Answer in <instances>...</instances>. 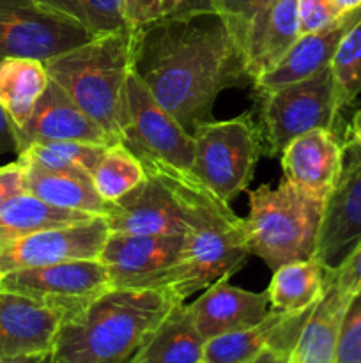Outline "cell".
I'll use <instances>...</instances> for the list:
<instances>
[{
    "mask_svg": "<svg viewBox=\"0 0 361 363\" xmlns=\"http://www.w3.org/2000/svg\"><path fill=\"white\" fill-rule=\"evenodd\" d=\"M131 69L190 135L212 121L219 92L251 84L243 48L219 13L166 16L134 30Z\"/></svg>",
    "mask_w": 361,
    "mask_h": 363,
    "instance_id": "cell-1",
    "label": "cell"
},
{
    "mask_svg": "<svg viewBox=\"0 0 361 363\" xmlns=\"http://www.w3.org/2000/svg\"><path fill=\"white\" fill-rule=\"evenodd\" d=\"M166 289H110L62 323L52 357L59 363H130L170 314Z\"/></svg>",
    "mask_w": 361,
    "mask_h": 363,
    "instance_id": "cell-2",
    "label": "cell"
},
{
    "mask_svg": "<svg viewBox=\"0 0 361 363\" xmlns=\"http://www.w3.org/2000/svg\"><path fill=\"white\" fill-rule=\"evenodd\" d=\"M166 170L186 204L183 259L168 286L170 293L184 301L216 280L230 279L243 268L251 252L244 218L190 174Z\"/></svg>",
    "mask_w": 361,
    "mask_h": 363,
    "instance_id": "cell-3",
    "label": "cell"
},
{
    "mask_svg": "<svg viewBox=\"0 0 361 363\" xmlns=\"http://www.w3.org/2000/svg\"><path fill=\"white\" fill-rule=\"evenodd\" d=\"M134 30L92 38L46 60L50 80L59 84L78 106L117 144H122L124 89L133 64Z\"/></svg>",
    "mask_w": 361,
    "mask_h": 363,
    "instance_id": "cell-4",
    "label": "cell"
},
{
    "mask_svg": "<svg viewBox=\"0 0 361 363\" xmlns=\"http://www.w3.org/2000/svg\"><path fill=\"white\" fill-rule=\"evenodd\" d=\"M324 195L311 194L283 177L276 188L262 184L250 194L246 233L251 254L275 272L315 254Z\"/></svg>",
    "mask_w": 361,
    "mask_h": 363,
    "instance_id": "cell-5",
    "label": "cell"
},
{
    "mask_svg": "<svg viewBox=\"0 0 361 363\" xmlns=\"http://www.w3.org/2000/svg\"><path fill=\"white\" fill-rule=\"evenodd\" d=\"M195 145L190 176L230 204L244 191L264 152L258 123L251 112L229 121H207L191 133Z\"/></svg>",
    "mask_w": 361,
    "mask_h": 363,
    "instance_id": "cell-6",
    "label": "cell"
},
{
    "mask_svg": "<svg viewBox=\"0 0 361 363\" xmlns=\"http://www.w3.org/2000/svg\"><path fill=\"white\" fill-rule=\"evenodd\" d=\"M342 112L329 66L292 84L258 92V128L264 152L282 156L294 138L319 128L336 133Z\"/></svg>",
    "mask_w": 361,
    "mask_h": 363,
    "instance_id": "cell-7",
    "label": "cell"
},
{
    "mask_svg": "<svg viewBox=\"0 0 361 363\" xmlns=\"http://www.w3.org/2000/svg\"><path fill=\"white\" fill-rule=\"evenodd\" d=\"M122 144L144 165H159L190 174L193 165V137L161 106L133 69L124 89Z\"/></svg>",
    "mask_w": 361,
    "mask_h": 363,
    "instance_id": "cell-8",
    "label": "cell"
},
{
    "mask_svg": "<svg viewBox=\"0 0 361 363\" xmlns=\"http://www.w3.org/2000/svg\"><path fill=\"white\" fill-rule=\"evenodd\" d=\"M113 289L99 259L69 261L6 273L0 291L30 296L59 312L64 323L81 314L94 300Z\"/></svg>",
    "mask_w": 361,
    "mask_h": 363,
    "instance_id": "cell-9",
    "label": "cell"
},
{
    "mask_svg": "<svg viewBox=\"0 0 361 363\" xmlns=\"http://www.w3.org/2000/svg\"><path fill=\"white\" fill-rule=\"evenodd\" d=\"M92 38L84 27L38 0H0V59L23 57L46 62Z\"/></svg>",
    "mask_w": 361,
    "mask_h": 363,
    "instance_id": "cell-10",
    "label": "cell"
},
{
    "mask_svg": "<svg viewBox=\"0 0 361 363\" xmlns=\"http://www.w3.org/2000/svg\"><path fill=\"white\" fill-rule=\"evenodd\" d=\"M361 241V144L343 142L338 177L326 195L314 257L335 273Z\"/></svg>",
    "mask_w": 361,
    "mask_h": 363,
    "instance_id": "cell-11",
    "label": "cell"
},
{
    "mask_svg": "<svg viewBox=\"0 0 361 363\" xmlns=\"http://www.w3.org/2000/svg\"><path fill=\"white\" fill-rule=\"evenodd\" d=\"M144 167L145 179L110 208L108 230L134 236H186V204L168 170L158 165Z\"/></svg>",
    "mask_w": 361,
    "mask_h": 363,
    "instance_id": "cell-12",
    "label": "cell"
},
{
    "mask_svg": "<svg viewBox=\"0 0 361 363\" xmlns=\"http://www.w3.org/2000/svg\"><path fill=\"white\" fill-rule=\"evenodd\" d=\"M184 236L110 233L99 261L113 289H166L183 259Z\"/></svg>",
    "mask_w": 361,
    "mask_h": 363,
    "instance_id": "cell-13",
    "label": "cell"
},
{
    "mask_svg": "<svg viewBox=\"0 0 361 363\" xmlns=\"http://www.w3.org/2000/svg\"><path fill=\"white\" fill-rule=\"evenodd\" d=\"M108 234L105 216L28 234L0 248V272L6 275L16 269L99 259Z\"/></svg>",
    "mask_w": 361,
    "mask_h": 363,
    "instance_id": "cell-14",
    "label": "cell"
},
{
    "mask_svg": "<svg viewBox=\"0 0 361 363\" xmlns=\"http://www.w3.org/2000/svg\"><path fill=\"white\" fill-rule=\"evenodd\" d=\"M311 308L297 314L271 308L258 325L205 340L204 363H258L268 357L287 363Z\"/></svg>",
    "mask_w": 361,
    "mask_h": 363,
    "instance_id": "cell-15",
    "label": "cell"
},
{
    "mask_svg": "<svg viewBox=\"0 0 361 363\" xmlns=\"http://www.w3.org/2000/svg\"><path fill=\"white\" fill-rule=\"evenodd\" d=\"M18 152L38 142H87V144H117L96 121H92L74 99L55 84L48 82L39 96L30 117L21 128L14 130ZM16 152V155H18Z\"/></svg>",
    "mask_w": 361,
    "mask_h": 363,
    "instance_id": "cell-16",
    "label": "cell"
},
{
    "mask_svg": "<svg viewBox=\"0 0 361 363\" xmlns=\"http://www.w3.org/2000/svg\"><path fill=\"white\" fill-rule=\"evenodd\" d=\"M64 318L48 305L0 291V358L46 357L53 351Z\"/></svg>",
    "mask_w": 361,
    "mask_h": 363,
    "instance_id": "cell-17",
    "label": "cell"
},
{
    "mask_svg": "<svg viewBox=\"0 0 361 363\" xmlns=\"http://www.w3.org/2000/svg\"><path fill=\"white\" fill-rule=\"evenodd\" d=\"M227 280H216L205 287L204 294L188 305L191 319L204 340L258 325L271 311L268 293L244 291L230 286Z\"/></svg>",
    "mask_w": 361,
    "mask_h": 363,
    "instance_id": "cell-18",
    "label": "cell"
},
{
    "mask_svg": "<svg viewBox=\"0 0 361 363\" xmlns=\"http://www.w3.org/2000/svg\"><path fill=\"white\" fill-rule=\"evenodd\" d=\"M361 21V7L340 14L336 20L319 30L299 35L287 55L273 67L253 82L257 92L273 91L282 85L306 78L317 71L324 69L331 64L340 43L347 32Z\"/></svg>",
    "mask_w": 361,
    "mask_h": 363,
    "instance_id": "cell-19",
    "label": "cell"
},
{
    "mask_svg": "<svg viewBox=\"0 0 361 363\" xmlns=\"http://www.w3.org/2000/svg\"><path fill=\"white\" fill-rule=\"evenodd\" d=\"M299 35L297 0H275L264 13L255 16L241 43L251 84L271 71L292 48Z\"/></svg>",
    "mask_w": 361,
    "mask_h": 363,
    "instance_id": "cell-20",
    "label": "cell"
},
{
    "mask_svg": "<svg viewBox=\"0 0 361 363\" xmlns=\"http://www.w3.org/2000/svg\"><path fill=\"white\" fill-rule=\"evenodd\" d=\"M343 142L335 131L321 128L299 135L282 152L283 177L326 197L342 167Z\"/></svg>",
    "mask_w": 361,
    "mask_h": 363,
    "instance_id": "cell-21",
    "label": "cell"
},
{
    "mask_svg": "<svg viewBox=\"0 0 361 363\" xmlns=\"http://www.w3.org/2000/svg\"><path fill=\"white\" fill-rule=\"evenodd\" d=\"M350 303L353 298L336 287L329 273L324 294L308 314L290 358L296 363H335L338 337Z\"/></svg>",
    "mask_w": 361,
    "mask_h": 363,
    "instance_id": "cell-22",
    "label": "cell"
},
{
    "mask_svg": "<svg viewBox=\"0 0 361 363\" xmlns=\"http://www.w3.org/2000/svg\"><path fill=\"white\" fill-rule=\"evenodd\" d=\"M25 170V190L57 208L108 216L112 204L96 191L91 176L81 172H66L39 167L18 158Z\"/></svg>",
    "mask_w": 361,
    "mask_h": 363,
    "instance_id": "cell-23",
    "label": "cell"
},
{
    "mask_svg": "<svg viewBox=\"0 0 361 363\" xmlns=\"http://www.w3.org/2000/svg\"><path fill=\"white\" fill-rule=\"evenodd\" d=\"M204 346L188 305L177 303L130 363H204Z\"/></svg>",
    "mask_w": 361,
    "mask_h": 363,
    "instance_id": "cell-24",
    "label": "cell"
},
{
    "mask_svg": "<svg viewBox=\"0 0 361 363\" xmlns=\"http://www.w3.org/2000/svg\"><path fill=\"white\" fill-rule=\"evenodd\" d=\"M96 218V215L57 208L35 195L23 191L0 209V248L28 234L55 227L74 225Z\"/></svg>",
    "mask_w": 361,
    "mask_h": 363,
    "instance_id": "cell-25",
    "label": "cell"
},
{
    "mask_svg": "<svg viewBox=\"0 0 361 363\" xmlns=\"http://www.w3.org/2000/svg\"><path fill=\"white\" fill-rule=\"evenodd\" d=\"M48 82L41 60L23 57L0 59V108L9 117L14 130L27 123Z\"/></svg>",
    "mask_w": 361,
    "mask_h": 363,
    "instance_id": "cell-26",
    "label": "cell"
},
{
    "mask_svg": "<svg viewBox=\"0 0 361 363\" xmlns=\"http://www.w3.org/2000/svg\"><path fill=\"white\" fill-rule=\"evenodd\" d=\"M329 272L315 257L289 262L273 272L269 284V305L287 314H297L315 307L328 286Z\"/></svg>",
    "mask_w": 361,
    "mask_h": 363,
    "instance_id": "cell-27",
    "label": "cell"
},
{
    "mask_svg": "<svg viewBox=\"0 0 361 363\" xmlns=\"http://www.w3.org/2000/svg\"><path fill=\"white\" fill-rule=\"evenodd\" d=\"M147 172L145 167L124 144H113L106 147L101 160L91 174L96 191L113 204L124 195L133 191Z\"/></svg>",
    "mask_w": 361,
    "mask_h": 363,
    "instance_id": "cell-28",
    "label": "cell"
},
{
    "mask_svg": "<svg viewBox=\"0 0 361 363\" xmlns=\"http://www.w3.org/2000/svg\"><path fill=\"white\" fill-rule=\"evenodd\" d=\"M52 13L66 16L94 38L126 30L122 0H38Z\"/></svg>",
    "mask_w": 361,
    "mask_h": 363,
    "instance_id": "cell-29",
    "label": "cell"
},
{
    "mask_svg": "<svg viewBox=\"0 0 361 363\" xmlns=\"http://www.w3.org/2000/svg\"><path fill=\"white\" fill-rule=\"evenodd\" d=\"M108 145L87 142H38L18 152V158L27 160L39 167L66 172H81L91 176Z\"/></svg>",
    "mask_w": 361,
    "mask_h": 363,
    "instance_id": "cell-30",
    "label": "cell"
},
{
    "mask_svg": "<svg viewBox=\"0 0 361 363\" xmlns=\"http://www.w3.org/2000/svg\"><path fill=\"white\" fill-rule=\"evenodd\" d=\"M329 67L335 78L338 103L345 110L361 94V21L342 39Z\"/></svg>",
    "mask_w": 361,
    "mask_h": 363,
    "instance_id": "cell-31",
    "label": "cell"
},
{
    "mask_svg": "<svg viewBox=\"0 0 361 363\" xmlns=\"http://www.w3.org/2000/svg\"><path fill=\"white\" fill-rule=\"evenodd\" d=\"M275 0H218L216 13L222 14L236 35L237 43H243L244 32L255 16L264 13Z\"/></svg>",
    "mask_w": 361,
    "mask_h": 363,
    "instance_id": "cell-32",
    "label": "cell"
},
{
    "mask_svg": "<svg viewBox=\"0 0 361 363\" xmlns=\"http://www.w3.org/2000/svg\"><path fill=\"white\" fill-rule=\"evenodd\" d=\"M335 363H361V296L354 298L343 319Z\"/></svg>",
    "mask_w": 361,
    "mask_h": 363,
    "instance_id": "cell-33",
    "label": "cell"
},
{
    "mask_svg": "<svg viewBox=\"0 0 361 363\" xmlns=\"http://www.w3.org/2000/svg\"><path fill=\"white\" fill-rule=\"evenodd\" d=\"M179 0H122L127 27L138 30L149 23L172 16Z\"/></svg>",
    "mask_w": 361,
    "mask_h": 363,
    "instance_id": "cell-34",
    "label": "cell"
},
{
    "mask_svg": "<svg viewBox=\"0 0 361 363\" xmlns=\"http://www.w3.org/2000/svg\"><path fill=\"white\" fill-rule=\"evenodd\" d=\"M301 35L319 30L340 16L331 0H297Z\"/></svg>",
    "mask_w": 361,
    "mask_h": 363,
    "instance_id": "cell-35",
    "label": "cell"
},
{
    "mask_svg": "<svg viewBox=\"0 0 361 363\" xmlns=\"http://www.w3.org/2000/svg\"><path fill=\"white\" fill-rule=\"evenodd\" d=\"M336 287L349 298L361 296V241L343 264L333 273Z\"/></svg>",
    "mask_w": 361,
    "mask_h": 363,
    "instance_id": "cell-36",
    "label": "cell"
},
{
    "mask_svg": "<svg viewBox=\"0 0 361 363\" xmlns=\"http://www.w3.org/2000/svg\"><path fill=\"white\" fill-rule=\"evenodd\" d=\"M25 190V170L20 162L7 163L0 167V209L16 195L23 194Z\"/></svg>",
    "mask_w": 361,
    "mask_h": 363,
    "instance_id": "cell-37",
    "label": "cell"
},
{
    "mask_svg": "<svg viewBox=\"0 0 361 363\" xmlns=\"http://www.w3.org/2000/svg\"><path fill=\"white\" fill-rule=\"evenodd\" d=\"M9 152H18L16 135H14V128L9 117L0 108V156H6Z\"/></svg>",
    "mask_w": 361,
    "mask_h": 363,
    "instance_id": "cell-38",
    "label": "cell"
},
{
    "mask_svg": "<svg viewBox=\"0 0 361 363\" xmlns=\"http://www.w3.org/2000/svg\"><path fill=\"white\" fill-rule=\"evenodd\" d=\"M216 2L218 0H179L177 9L172 16H184V14L198 13H216Z\"/></svg>",
    "mask_w": 361,
    "mask_h": 363,
    "instance_id": "cell-39",
    "label": "cell"
},
{
    "mask_svg": "<svg viewBox=\"0 0 361 363\" xmlns=\"http://www.w3.org/2000/svg\"><path fill=\"white\" fill-rule=\"evenodd\" d=\"M350 140L357 142V144H361V108L357 110L356 113H354L353 121H350L349 124V137ZM345 138V140H347Z\"/></svg>",
    "mask_w": 361,
    "mask_h": 363,
    "instance_id": "cell-40",
    "label": "cell"
},
{
    "mask_svg": "<svg viewBox=\"0 0 361 363\" xmlns=\"http://www.w3.org/2000/svg\"><path fill=\"white\" fill-rule=\"evenodd\" d=\"M331 2L338 14L349 13V11L356 9V7H361V0H331Z\"/></svg>",
    "mask_w": 361,
    "mask_h": 363,
    "instance_id": "cell-41",
    "label": "cell"
},
{
    "mask_svg": "<svg viewBox=\"0 0 361 363\" xmlns=\"http://www.w3.org/2000/svg\"><path fill=\"white\" fill-rule=\"evenodd\" d=\"M42 357H30V358H14V360H6L0 358V363H38Z\"/></svg>",
    "mask_w": 361,
    "mask_h": 363,
    "instance_id": "cell-42",
    "label": "cell"
},
{
    "mask_svg": "<svg viewBox=\"0 0 361 363\" xmlns=\"http://www.w3.org/2000/svg\"><path fill=\"white\" fill-rule=\"evenodd\" d=\"M38 363H59V362H57L55 358L52 357V353H50V354H46V357H42L41 360H39Z\"/></svg>",
    "mask_w": 361,
    "mask_h": 363,
    "instance_id": "cell-43",
    "label": "cell"
},
{
    "mask_svg": "<svg viewBox=\"0 0 361 363\" xmlns=\"http://www.w3.org/2000/svg\"><path fill=\"white\" fill-rule=\"evenodd\" d=\"M287 363H296V362H294L292 358H289V360H287Z\"/></svg>",
    "mask_w": 361,
    "mask_h": 363,
    "instance_id": "cell-44",
    "label": "cell"
},
{
    "mask_svg": "<svg viewBox=\"0 0 361 363\" xmlns=\"http://www.w3.org/2000/svg\"><path fill=\"white\" fill-rule=\"evenodd\" d=\"M2 277H4V275H2V272H0V282H2Z\"/></svg>",
    "mask_w": 361,
    "mask_h": 363,
    "instance_id": "cell-45",
    "label": "cell"
}]
</instances>
